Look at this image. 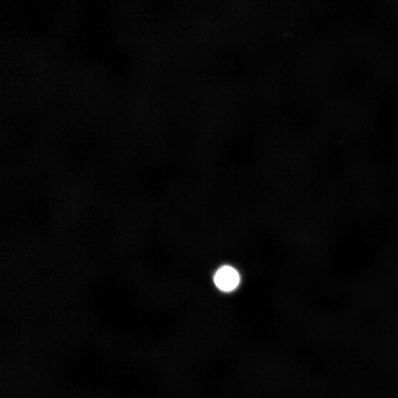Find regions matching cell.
<instances>
[{
  "mask_svg": "<svg viewBox=\"0 0 398 398\" xmlns=\"http://www.w3.org/2000/svg\"><path fill=\"white\" fill-rule=\"evenodd\" d=\"M240 282V277L235 269L225 265L220 267L215 274L214 282L218 289L223 292L235 291Z\"/></svg>",
  "mask_w": 398,
  "mask_h": 398,
  "instance_id": "obj_1",
  "label": "cell"
}]
</instances>
